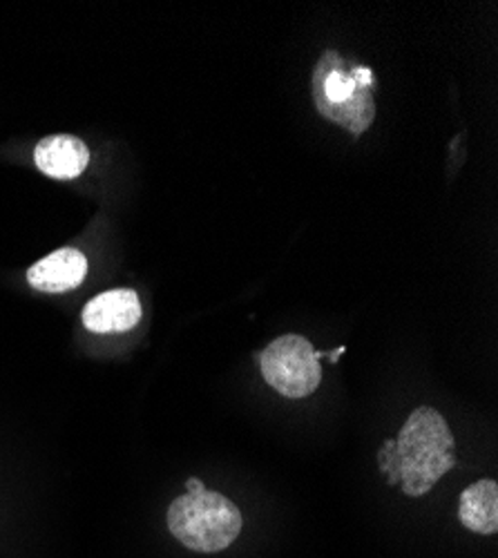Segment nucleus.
Here are the masks:
<instances>
[{"label": "nucleus", "instance_id": "f257e3e1", "mask_svg": "<svg viewBox=\"0 0 498 558\" xmlns=\"http://www.w3.org/2000/svg\"><path fill=\"white\" fill-rule=\"evenodd\" d=\"M378 458L389 485L400 483L406 496L418 498L457 468L454 436L436 409L418 407L406 417L398 440H387Z\"/></svg>", "mask_w": 498, "mask_h": 558}, {"label": "nucleus", "instance_id": "f03ea898", "mask_svg": "<svg viewBox=\"0 0 498 558\" xmlns=\"http://www.w3.org/2000/svg\"><path fill=\"white\" fill-rule=\"evenodd\" d=\"M313 101L318 112L349 130L353 136L365 132L376 117L374 72L365 65H349L329 50L313 70Z\"/></svg>", "mask_w": 498, "mask_h": 558}, {"label": "nucleus", "instance_id": "7ed1b4c3", "mask_svg": "<svg viewBox=\"0 0 498 558\" xmlns=\"http://www.w3.org/2000/svg\"><path fill=\"white\" fill-rule=\"evenodd\" d=\"M168 530L184 547L212 554L235 543L242 532V511L217 492L184 494L168 507Z\"/></svg>", "mask_w": 498, "mask_h": 558}, {"label": "nucleus", "instance_id": "20e7f679", "mask_svg": "<svg viewBox=\"0 0 498 558\" xmlns=\"http://www.w3.org/2000/svg\"><path fill=\"white\" fill-rule=\"evenodd\" d=\"M262 376L284 398H306L320 387L323 368L313 344L302 336H282L259 353Z\"/></svg>", "mask_w": 498, "mask_h": 558}, {"label": "nucleus", "instance_id": "39448f33", "mask_svg": "<svg viewBox=\"0 0 498 558\" xmlns=\"http://www.w3.org/2000/svg\"><path fill=\"white\" fill-rule=\"evenodd\" d=\"M142 319V302L130 289L97 295L83 308V324L93 333H123Z\"/></svg>", "mask_w": 498, "mask_h": 558}, {"label": "nucleus", "instance_id": "423d86ee", "mask_svg": "<svg viewBox=\"0 0 498 558\" xmlns=\"http://www.w3.org/2000/svg\"><path fill=\"white\" fill-rule=\"evenodd\" d=\"M85 272V255L76 248H61L36 262L27 270V282L40 293H65L83 282Z\"/></svg>", "mask_w": 498, "mask_h": 558}, {"label": "nucleus", "instance_id": "0eeeda50", "mask_svg": "<svg viewBox=\"0 0 498 558\" xmlns=\"http://www.w3.org/2000/svg\"><path fill=\"white\" fill-rule=\"evenodd\" d=\"M36 168L52 179H74L89 163V150L78 136L52 134L45 136L34 150Z\"/></svg>", "mask_w": 498, "mask_h": 558}, {"label": "nucleus", "instance_id": "6e6552de", "mask_svg": "<svg viewBox=\"0 0 498 558\" xmlns=\"http://www.w3.org/2000/svg\"><path fill=\"white\" fill-rule=\"evenodd\" d=\"M461 523L476 534L489 536L498 532V485L496 481H478L461 494Z\"/></svg>", "mask_w": 498, "mask_h": 558}, {"label": "nucleus", "instance_id": "1a4fd4ad", "mask_svg": "<svg viewBox=\"0 0 498 558\" xmlns=\"http://www.w3.org/2000/svg\"><path fill=\"white\" fill-rule=\"evenodd\" d=\"M186 489L191 496H197V494H204L206 492V485L199 481V478H189L186 481Z\"/></svg>", "mask_w": 498, "mask_h": 558}]
</instances>
